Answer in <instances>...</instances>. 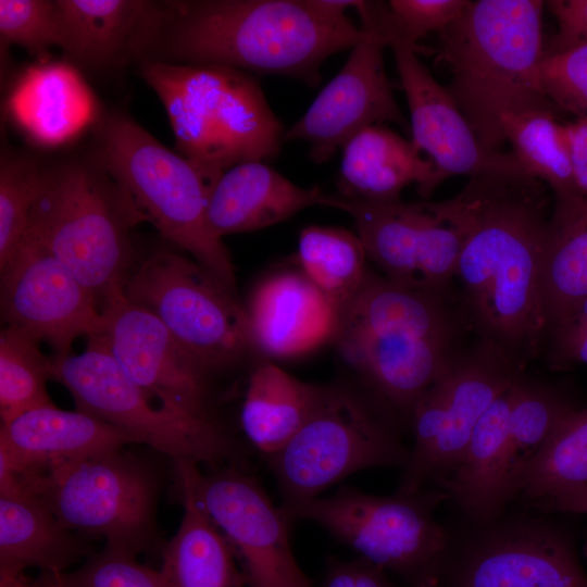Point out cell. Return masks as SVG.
Returning <instances> with one entry per match:
<instances>
[{
  "label": "cell",
  "mask_w": 587,
  "mask_h": 587,
  "mask_svg": "<svg viewBox=\"0 0 587 587\" xmlns=\"http://www.w3.org/2000/svg\"><path fill=\"white\" fill-rule=\"evenodd\" d=\"M548 186L524 171L471 176L452 198L464 238L454 279L466 323L516 369L547 335L540 271L551 215Z\"/></svg>",
  "instance_id": "6da1fadb"
},
{
  "label": "cell",
  "mask_w": 587,
  "mask_h": 587,
  "mask_svg": "<svg viewBox=\"0 0 587 587\" xmlns=\"http://www.w3.org/2000/svg\"><path fill=\"white\" fill-rule=\"evenodd\" d=\"M354 1H159L138 61L215 64L289 76L310 86L334 53L352 49L365 32L347 15Z\"/></svg>",
  "instance_id": "7a4b0ae2"
},
{
  "label": "cell",
  "mask_w": 587,
  "mask_h": 587,
  "mask_svg": "<svg viewBox=\"0 0 587 587\" xmlns=\"http://www.w3.org/2000/svg\"><path fill=\"white\" fill-rule=\"evenodd\" d=\"M540 0L470 1L439 33L436 63L449 73L445 86L479 142L501 151V117L553 112L540 78L545 55Z\"/></svg>",
  "instance_id": "3957f363"
},
{
  "label": "cell",
  "mask_w": 587,
  "mask_h": 587,
  "mask_svg": "<svg viewBox=\"0 0 587 587\" xmlns=\"http://www.w3.org/2000/svg\"><path fill=\"white\" fill-rule=\"evenodd\" d=\"M146 222L124 188L90 155L43 163L24 238L68 267L102 311L134 268L132 230Z\"/></svg>",
  "instance_id": "277c9868"
},
{
  "label": "cell",
  "mask_w": 587,
  "mask_h": 587,
  "mask_svg": "<svg viewBox=\"0 0 587 587\" xmlns=\"http://www.w3.org/2000/svg\"><path fill=\"white\" fill-rule=\"evenodd\" d=\"M139 74L166 111L176 152L211 177L278 154L285 130L248 72L141 60Z\"/></svg>",
  "instance_id": "5b68a950"
},
{
  "label": "cell",
  "mask_w": 587,
  "mask_h": 587,
  "mask_svg": "<svg viewBox=\"0 0 587 587\" xmlns=\"http://www.w3.org/2000/svg\"><path fill=\"white\" fill-rule=\"evenodd\" d=\"M90 155L124 188L146 222L235 294L228 250L209 234L205 223L217 179L166 148L123 112L100 120Z\"/></svg>",
  "instance_id": "8992f818"
},
{
  "label": "cell",
  "mask_w": 587,
  "mask_h": 587,
  "mask_svg": "<svg viewBox=\"0 0 587 587\" xmlns=\"http://www.w3.org/2000/svg\"><path fill=\"white\" fill-rule=\"evenodd\" d=\"M448 499L440 486L390 496L341 487L329 497L280 507L291 522L319 524L402 585L434 587L448 542V528L436 511Z\"/></svg>",
  "instance_id": "52a82bcc"
},
{
  "label": "cell",
  "mask_w": 587,
  "mask_h": 587,
  "mask_svg": "<svg viewBox=\"0 0 587 587\" xmlns=\"http://www.w3.org/2000/svg\"><path fill=\"white\" fill-rule=\"evenodd\" d=\"M457 332L454 321L435 305L386 299L347 311L334 340L384 402L411 414L460 354Z\"/></svg>",
  "instance_id": "ba28073f"
},
{
  "label": "cell",
  "mask_w": 587,
  "mask_h": 587,
  "mask_svg": "<svg viewBox=\"0 0 587 587\" xmlns=\"http://www.w3.org/2000/svg\"><path fill=\"white\" fill-rule=\"evenodd\" d=\"M51 379L73 396L76 409L89 413L170 457L174 463L233 465L239 449L220 421L179 413L160 404L117 364L107 348L88 339L86 350L52 357Z\"/></svg>",
  "instance_id": "9c48e42d"
},
{
  "label": "cell",
  "mask_w": 587,
  "mask_h": 587,
  "mask_svg": "<svg viewBox=\"0 0 587 587\" xmlns=\"http://www.w3.org/2000/svg\"><path fill=\"white\" fill-rule=\"evenodd\" d=\"M23 486L73 532L135 555L153 546L157 482L123 448L52 465Z\"/></svg>",
  "instance_id": "30bf717a"
},
{
  "label": "cell",
  "mask_w": 587,
  "mask_h": 587,
  "mask_svg": "<svg viewBox=\"0 0 587 587\" xmlns=\"http://www.w3.org/2000/svg\"><path fill=\"white\" fill-rule=\"evenodd\" d=\"M122 296L154 315L212 374L235 365L253 346L248 311L235 294L176 251L159 249L134 266Z\"/></svg>",
  "instance_id": "8fae6325"
},
{
  "label": "cell",
  "mask_w": 587,
  "mask_h": 587,
  "mask_svg": "<svg viewBox=\"0 0 587 587\" xmlns=\"http://www.w3.org/2000/svg\"><path fill=\"white\" fill-rule=\"evenodd\" d=\"M410 449L395 427L363 398L325 387L301 428L267 460L283 502L317 497L348 475L365 469L400 467Z\"/></svg>",
  "instance_id": "7c38bea8"
},
{
  "label": "cell",
  "mask_w": 587,
  "mask_h": 587,
  "mask_svg": "<svg viewBox=\"0 0 587 587\" xmlns=\"http://www.w3.org/2000/svg\"><path fill=\"white\" fill-rule=\"evenodd\" d=\"M447 528L434 587H587L574 538L545 516L507 509Z\"/></svg>",
  "instance_id": "4fadbf2b"
},
{
  "label": "cell",
  "mask_w": 587,
  "mask_h": 587,
  "mask_svg": "<svg viewBox=\"0 0 587 587\" xmlns=\"http://www.w3.org/2000/svg\"><path fill=\"white\" fill-rule=\"evenodd\" d=\"M367 258L397 285L447 299L464 230L451 199L371 203L339 196Z\"/></svg>",
  "instance_id": "5bb4252c"
},
{
  "label": "cell",
  "mask_w": 587,
  "mask_h": 587,
  "mask_svg": "<svg viewBox=\"0 0 587 587\" xmlns=\"http://www.w3.org/2000/svg\"><path fill=\"white\" fill-rule=\"evenodd\" d=\"M198 464L175 463L197 500L233 547L245 587H314L289 542L291 521L262 485L236 464L203 474Z\"/></svg>",
  "instance_id": "9a60e30c"
},
{
  "label": "cell",
  "mask_w": 587,
  "mask_h": 587,
  "mask_svg": "<svg viewBox=\"0 0 587 587\" xmlns=\"http://www.w3.org/2000/svg\"><path fill=\"white\" fill-rule=\"evenodd\" d=\"M121 369L160 404L190 416L218 421L212 373L146 310L122 297L102 311L97 335Z\"/></svg>",
  "instance_id": "2e32d148"
},
{
  "label": "cell",
  "mask_w": 587,
  "mask_h": 587,
  "mask_svg": "<svg viewBox=\"0 0 587 587\" xmlns=\"http://www.w3.org/2000/svg\"><path fill=\"white\" fill-rule=\"evenodd\" d=\"M1 315L5 326L47 342L53 358L68 355L80 336L98 334L102 313L91 292L51 252L23 238L0 267Z\"/></svg>",
  "instance_id": "e0dca14e"
},
{
  "label": "cell",
  "mask_w": 587,
  "mask_h": 587,
  "mask_svg": "<svg viewBox=\"0 0 587 587\" xmlns=\"http://www.w3.org/2000/svg\"><path fill=\"white\" fill-rule=\"evenodd\" d=\"M385 47L365 32L340 72L285 132L283 141H305L313 161L323 163L365 127L388 122L409 130L385 71Z\"/></svg>",
  "instance_id": "ac0fdd59"
},
{
  "label": "cell",
  "mask_w": 587,
  "mask_h": 587,
  "mask_svg": "<svg viewBox=\"0 0 587 587\" xmlns=\"http://www.w3.org/2000/svg\"><path fill=\"white\" fill-rule=\"evenodd\" d=\"M411 116L412 143L435 167L439 184L455 174L524 171L513 152L490 151L417 53L391 48ZM525 172V171H524Z\"/></svg>",
  "instance_id": "d6986e66"
},
{
  "label": "cell",
  "mask_w": 587,
  "mask_h": 587,
  "mask_svg": "<svg viewBox=\"0 0 587 587\" xmlns=\"http://www.w3.org/2000/svg\"><path fill=\"white\" fill-rule=\"evenodd\" d=\"M132 442L122 430L84 411L41 407L1 424L0 471L24 478Z\"/></svg>",
  "instance_id": "ffe728a7"
},
{
  "label": "cell",
  "mask_w": 587,
  "mask_h": 587,
  "mask_svg": "<svg viewBox=\"0 0 587 587\" xmlns=\"http://www.w3.org/2000/svg\"><path fill=\"white\" fill-rule=\"evenodd\" d=\"M253 346L271 358L308 353L335 339L339 315L301 272L265 278L254 290L249 309Z\"/></svg>",
  "instance_id": "44dd1931"
},
{
  "label": "cell",
  "mask_w": 587,
  "mask_h": 587,
  "mask_svg": "<svg viewBox=\"0 0 587 587\" xmlns=\"http://www.w3.org/2000/svg\"><path fill=\"white\" fill-rule=\"evenodd\" d=\"M339 196L320 187L301 188L262 161H249L225 171L213 186L205 223L209 234L221 239L230 234L261 229L297 212L325 205L337 209Z\"/></svg>",
  "instance_id": "7402d4cb"
},
{
  "label": "cell",
  "mask_w": 587,
  "mask_h": 587,
  "mask_svg": "<svg viewBox=\"0 0 587 587\" xmlns=\"http://www.w3.org/2000/svg\"><path fill=\"white\" fill-rule=\"evenodd\" d=\"M64 61L75 68L105 71L138 58L158 1L57 0Z\"/></svg>",
  "instance_id": "603a6c76"
},
{
  "label": "cell",
  "mask_w": 587,
  "mask_h": 587,
  "mask_svg": "<svg viewBox=\"0 0 587 587\" xmlns=\"http://www.w3.org/2000/svg\"><path fill=\"white\" fill-rule=\"evenodd\" d=\"M520 377L482 415L460 462L440 482L461 519L488 521L502 514L513 501L509 421Z\"/></svg>",
  "instance_id": "cb8c5ba5"
},
{
  "label": "cell",
  "mask_w": 587,
  "mask_h": 587,
  "mask_svg": "<svg viewBox=\"0 0 587 587\" xmlns=\"http://www.w3.org/2000/svg\"><path fill=\"white\" fill-rule=\"evenodd\" d=\"M341 152L338 189L348 200L398 201L412 183L427 199L440 185L433 163L416 151L412 141L383 124L360 130Z\"/></svg>",
  "instance_id": "d4e9b609"
},
{
  "label": "cell",
  "mask_w": 587,
  "mask_h": 587,
  "mask_svg": "<svg viewBox=\"0 0 587 587\" xmlns=\"http://www.w3.org/2000/svg\"><path fill=\"white\" fill-rule=\"evenodd\" d=\"M522 374L523 371L480 341L458 355L441 377L445 427L428 470V483L441 482L454 470L482 415Z\"/></svg>",
  "instance_id": "484cf974"
},
{
  "label": "cell",
  "mask_w": 587,
  "mask_h": 587,
  "mask_svg": "<svg viewBox=\"0 0 587 587\" xmlns=\"http://www.w3.org/2000/svg\"><path fill=\"white\" fill-rule=\"evenodd\" d=\"M8 108L23 133L46 147L70 141L95 117L92 93L65 61L28 67L14 85Z\"/></svg>",
  "instance_id": "4316f807"
},
{
  "label": "cell",
  "mask_w": 587,
  "mask_h": 587,
  "mask_svg": "<svg viewBox=\"0 0 587 587\" xmlns=\"http://www.w3.org/2000/svg\"><path fill=\"white\" fill-rule=\"evenodd\" d=\"M78 533L65 527L35 495L0 492V575L21 577L29 567L55 578L87 552Z\"/></svg>",
  "instance_id": "83f0119b"
},
{
  "label": "cell",
  "mask_w": 587,
  "mask_h": 587,
  "mask_svg": "<svg viewBox=\"0 0 587 587\" xmlns=\"http://www.w3.org/2000/svg\"><path fill=\"white\" fill-rule=\"evenodd\" d=\"M179 478L184 515L162 549V573L168 587H245L246 578L228 539Z\"/></svg>",
  "instance_id": "f1b7e54d"
},
{
  "label": "cell",
  "mask_w": 587,
  "mask_h": 587,
  "mask_svg": "<svg viewBox=\"0 0 587 587\" xmlns=\"http://www.w3.org/2000/svg\"><path fill=\"white\" fill-rule=\"evenodd\" d=\"M323 386L305 383L274 363L250 373L240 412L241 428L266 460L275 455L305 423Z\"/></svg>",
  "instance_id": "f546056e"
},
{
  "label": "cell",
  "mask_w": 587,
  "mask_h": 587,
  "mask_svg": "<svg viewBox=\"0 0 587 587\" xmlns=\"http://www.w3.org/2000/svg\"><path fill=\"white\" fill-rule=\"evenodd\" d=\"M553 196L540 271L548 328L587 299V196Z\"/></svg>",
  "instance_id": "4dcf8cb0"
},
{
  "label": "cell",
  "mask_w": 587,
  "mask_h": 587,
  "mask_svg": "<svg viewBox=\"0 0 587 587\" xmlns=\"http://www.w3.org/2000/svg\"><path fill=\"white\" fill-rule=\"evenodd\" d=\"M587 484V408L574 409L555 426L513 484V500L534 507Z\"/></svg>",
  "instance_id": "1f68e13d"
},
{
  "label": "cell",
  "mask_w": 587,
  "mask_h": 587,
  "mask_svg": "<svg viewBox=\"0 0 587 587\" xmlns=\"http://www.w3.org/2000/svg\"><path fill=\"white\" fill-rule=\"evenodd\" d=\"M367 255L357 234L338 227L310 226L300 233L298 260L339 317L361 288Z\"/></svg>",
  "instance_id": "d6a6232c"
},
{
  "label": "cell",
  "mask_w": 587,
  "mask_h": 587,
  "mask_svg": "<svg viewBox=\"0 0 587 587\" xmlns=\"http://www.w3.org/2000/svg\"><path fill=\"white\" fill-rule=\"evenodd\" d=\"M501 127L524 171L545 183L553 195H578L564 124L554 112L505 114Z\"/></svg>",
  "instance_id": "836d02e7"
},
{
  "label": "cell",
  "mask_w": 587,
  "mask_h": 587,
  "mask_svg": "<svg viewBox=\"0 0 587 587\" xmlns=\"http://www.w3.org/2000/svg\"><path fill=\"white\" fill-rule=\"evenodd\" d=\"M40 344L18 329L9 326L1 329V424L27 411L53 404L47 391L52 358L42 353Z\"/></svg>",
  "instance_id": "e575fe53"
},
{
  "label": "cell",
  "mask_w": 587,
  "mask_h": 587,
  "mask_svg": "<svg viewBox=\"0 0 587 587\" xmlns=\"http://www.w3.org/2000/svg\"><path fill=\"white\" fill-rule=\"evenodd\" d=\"M576 409L555 386L521 375L509 421L511 489L558 423Z\"/></svg>",
  "instance_id": "d590c367"
},
{
  "label": "cell",
  "mask_w": 587,
  "mask_h": 587,
  "mask_svg": "<svg viewBox=\"0 0 587 587\" xmlns=\"http://www.w3.org/2000/svg\"><path fill=\"white\" fill-rule=\"evenodd\" d=\"M43 162L3 148L0 158V267L4 266L25 236L36 199Z\"/></svg>",
  "instance_id": "8d00e7d4"
},
{
  "label": "cell",
  "mask_w": 587,
  "mask_h": 587,
  "mask_svg": "<svg viewBox=\"0 0 587 587\" xmlns=\"http://www.w3.org/2000/svg\"><path fill=\"white\" fill-rule=\"evenodd\" d=\"M0 38L2 49L16 45L46 55L60 40L57 0H0Z\"/></svg>",
  "instance_id": "74e56055"
},
{
  "label": "cell",
  "mask_w": 587,
  "mask_h": 587,
  "mask_svg": "<svg viewBox=\"0 0 587 587\" xmlns=\"http://www.w3.org/2000/svg\"><path fill=\"white\" fill-rule=\"evenodd\" d=\"M50 582L74 587H168L162 573L137 560V555L107 546L71 573Z\"/></svg>",
  "instance_id": "f35d334b"
},
{
  "label": "cell",
  "mask_w": 587,
  "mask_h": 587,
  "mask_svg": "<svg viewBox=\"0 0 587 587\" xmlns=\"http://www.w3.org/2000/svg\"><path fill=\"white\" fill-rule=\"evenodd\" d=\"M544 91L555 108L587 117V42L546 52L540 66Z\"/></svg>",
  "instance_id": "ab89813d"
},
{
  "label": "cell",
  "mask_w": 587,
  "mask_h": 587,
  "mask_svg": "<svg viewBox=\"0 0 587 587\" xmlns=\"http://www.w3.org/2000/svg\"><path fill=\"white\" fill-rule=\"evenodd\" d=\"M547 336V362L552 369L587 364V299L553 323L548 328Z\"/></svg>",
  "instance_id": "60d3db41"
},
{
  "label": "cell",
  "mask_w": 587,
  "mask_h": 587,
  "mask_svg": "<svg viewBox=\"0 0 587 587\" xmlns=\"http://www.w3.org/2000/svg\"><path fill=\"white\" fill-rule=\"evenodd\" d=\"M320 587H408L392 582L388 573L358 557L344 561L334 557L326 560Z\"/></svg>",
  "instance_id": "b9f144b4"
},
{
  "label": "cell",
  "mask_w": 587,
  "mask_h": 587,
  "mask_svg": "<svg viewBox=\"0 0 587 587\" xmlns=\"http://www.w3.org/2000/svg\"><path fill=\"white\" fill-rule=\"evenodd\" d=\"M546 7L558 23V33L546 52L587 42V0H551Z\"/></svg>",
  "instance_id": "7bdbcfd3"
},
{
  "label": "cell",
  "mask_w": 587,
  "mask_h": 587,
  "mask_svg": "<svg viewBox=\"0 0 587 587\" xmlns=\"http://www.w3.org/2000/svg\"><path fill=\"white\" fill-rule=\"evenodd\" d=\"M578 195L587 196V117L564 124Z\"/></svg>",
  "instance_id": "ee69618b"
},
{
  "label": "cell",
  "mask_w": 587,
  "mask_h": 587,
  "mask_svg": "<svg viewBox=\"0 0 587 587\" xmlns=\"http://www.w3.org/2000/svg\"><path fill=\"white\" fill-rule=\"evenodd\" d=\"M534 508L544 512L587 514V484L560 491Z\"/></svg>",
  "instance_id": "f6af8a7d"
},
{
  "label": "cell",
  "mask_w": 587,
  "mask_h": 587,
  "mask_svg": "<svg viewBox=\"0 0 587 587\" xmlns=\"http://www.w3.org/2000/svg\"><path fill=\"white\" fill-rule=\"evenodd\" d=\"M25 583L21 577L0 575V587H23Z\"/></svg>",
  "instance_id": "bcb514c9"
},
{
  "label": "cell",
  "mask_w": 587,
  "mask_h": 587,
  "mask_svg": "<svg viewBox=\"0 0 587 587\" xmlns=\"http://www.w3.org/2000/svg\"><path fill=\"white\" fill-rule=\"evenodd\" d=\"M23 587H74V586H71L61 582H50L47 585H40V586H28L25 584Z\"/></svg>",
  "instance_id": "7dc6e473"
}]
</instances>
